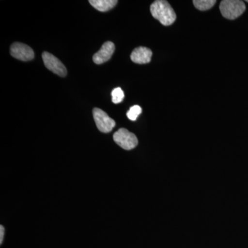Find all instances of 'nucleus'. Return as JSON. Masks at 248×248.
Here are the masks:
<instances>
[{
  "label": "nucleus",
  "mask_w": 248,
  "mask_h": 248,
  "mask_svg": "<svg viewBox=\"0 0 248 248\" xmlns=\"http://www.w3.org/2000/svg\"><path fill=\"white\" fill-rule=\"evenodd\" d=\"M153 17L164 26H170L175 22V12L170 4L165 0H156L151 6Z\"/></svg>",
  "instance_id": "obj_1"
},
{
  "label": "nucleus",
  "mask_w": 248,
  "mask_h": 248,
  "mask_svg": "<svg viewBox=\"0 0 248 248\" xmlns=\"http://www.w3.org/2000/svg\"><path fill=\"white\" fill-rule=\"evenodd\" d=\"M246 9L244 1L239 0H224L220 4L222 16L228 19H235L240 17Z\"/></svg>",
  "instance_id": "obj_2"
},
{
  "label": "nucleus",
  "mask_w": 248,
  "mask_h": 248,
  "mask_svg": "<svg viewBox=\"0 0 248 248\" xmlns=\"http://www.w3.org/2000/svg\"><path fill=\"white\" fill-rule=\"evenodd\" d=\"M113 140L117 144L126 151L133 149L138 144V140L136 135L130 133L125 128H121L117 130L114 134Z\"/></svg>",
  "instance_id": "obj_3"
},
{
  "label": "nucleus",
  "mask_w": 248,
  "mask_h": 248,
  "mask_svg": "<svg viewBox=\"0 0 248 248\" xmlns=\"http://www.w3.org/2000/svg\"><path fill=\"white\" fill-rule=\"evenodd\" d=\"M93 118L99 131L104 133H110L115 126V122L110 118L102 109L94 108L93 110Z\"/></svg>",
  "instance_id": "obj_4"
},
{
  "label": "nucleus",
  "mask_w": 248,
  "mask_h": 248,
  "mask_svg": "<svg viewBox=\"0 0 248 248\" xmlns=\"http://www.w3.org/2000/svg\"><path fill=\"white\" fill-rule=\"evenodd\" d=\"M42 59L45 66L50 71L60 77H65L67 74L66 66L58 58L48 52L42 53Z\"/></svg>",
  "instance_id": "obj_5"
},
{
  "label": "nucleus",
  "mask_w": 248,
  "mask_h": 248,
  "mask_svg": "<svg viewBox=\"0 0 248 248\" xmlns=\"http://www.w3.org/2000/svg\"><path fill=\"white\" fill-rule=\"evenodd\" d=\"M10 53L14 58L24 62L33 60L35 57L33 50L30 46L19 42H16L11 45Z\"/></svg>",
  "instance_id": "obj_6"
},
{
  "label": "nucleus",
  "mask_w": 248,
  "mask_h": 248,
  "mask_svg": "<svg viewBox=\"0 0 248 248\" xmlns=\"http://www.w3.org/2000/svg\"><path fill=\"white\" fill-rule=\"evenodd\" d=\"M115 45L112 42H105L100 50L93 55V62L96 64H102L110 60L111 57L113 55L115 52Z\"/></svg>",
  "instance_id": "obj_7"
},
{
  "label": "nucleus",
  "mask_w": 248,
  "mask_h": 248,
  "mask_svg": "<svg viewBox=\"0 0 248 248\" xmlns=\"http://www.w3.org/2000/svg\"><path fill=\"white\" fill-rule=\"evenodd\" d=\"M153 52L151 49L146 47L140 46L136 48L132 52L130 58L132 61L139 64L148 63L151 61Z\"/></svg>",
  "instance_id": "obj_8"
},
{
  "label": "nucleus",
  "mask_w": 248,
  "mask_h": 248,
  "mask_svg": "<svg viewBox=\"0 0 248 248\" xmlns=\"http://www.w3.org/2000/svg\"><path fill=\"white\" fill-rule=\"evenodd\" d=\"M90 4L101 12H107L113 9L118 3L117 0H90Z\"/></svg>",
  "instance_id": "obj_9"
},
{
  "label": "nucleus",
  "mask_w": 248,
  "mask_h": 248,
  "mask_svg": "<svg viewBox=\"0 0 248 248\" xmlns=\"http://www.w3.org/2000/svg\"><path fill=\"white\" fill-rule=\"evenodd\" d=\"M215 0H194L193 4L200 11H205L211 9L216 4Z\"/></svg>",
  "instance_id": "obj_10"
},
{
  "label": "nucleus",
  "mask_w": 248,
  "mask_h": 248,
  "mask_svg": "<svg viewBox=\"0 0 248 248\" xmlns=\"http://www.w3.org/2000/svg\"><path fill=\"white\" fill-rule=\"evenodd\" d=\"M112 101L114 104H120L124 100V93L121 88H116L112 91Z\"/></svg>",
  "instance_id": "obj_11"
},
{
  "label": "nucleus",
  "mask_w": 248,
  "mask_h": 248,
  "mask_svg": "<svg viewBox=\"0 0 248 248\" xmlns=\"http://www.w3.org/2000/svg\"><path fill=\"white\" fill-rule=\"evenodd\" d=\"M142 109L140 106L135 105L130 108V110L127 112V117L129 120L131 121H135L138 119L139 115L141 113Z\"/></svg>",
  "instance_id": "obj_12"
},
{
  "label": "nucleus",
  "mask_w": 248,
  "mask_h": 248,
  "mask_svg": "<svg viewBox=\"0 0 248 248\" xmlns=\"http://www.w3.org/2000/svg\"><path fill=\"white\" fill-rule=\"evenodd\" d=\"M4 228L3 226H0V244H2L4 241Z\"/></svg>",
  "instance_id": "obj_13"
},
{
  "label": "nucleus",
  "mask_w": 248,
  "mask_h": 248,
  "mask_svg": "<svg viewBox=\"0 0 248 248\" xmlns=\"http://www.w3.org/2000/svg\"><path fill=\"white\" fill-rule=\"evenodd\" d=\"M247 1V2L248 3V0H247V1Z\"/></svg>",
  "instance_id": "obj_14"
}]
</instances>
